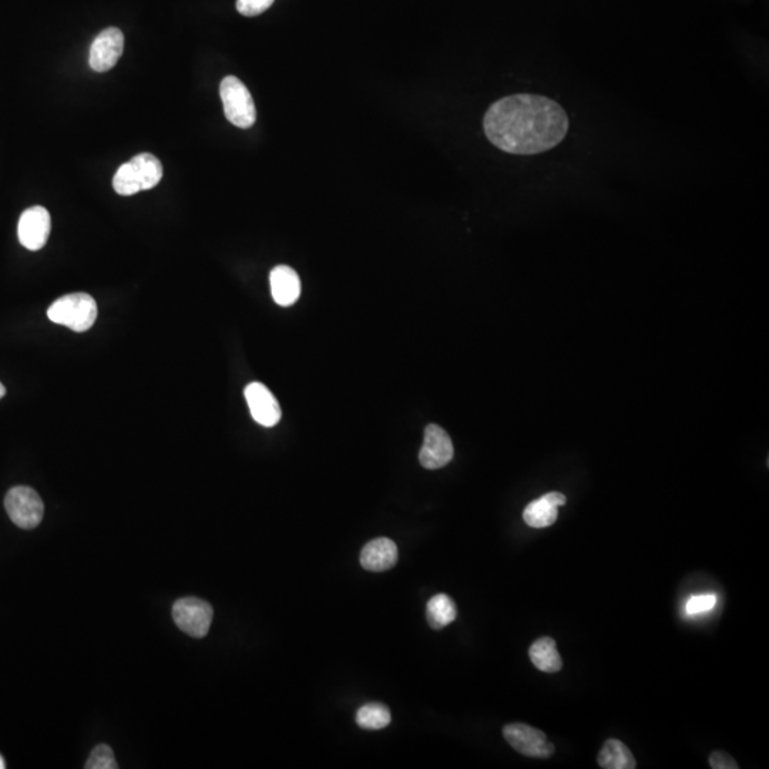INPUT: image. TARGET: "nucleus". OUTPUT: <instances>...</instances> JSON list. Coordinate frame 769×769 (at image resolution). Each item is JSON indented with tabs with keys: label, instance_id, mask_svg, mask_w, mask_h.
Instances as JSON below:
<instances>
[{
	"label": "nucleus",
	"instance_id": "f257e3e1",
	"mask_svg": "<svg viewBox=\"0 0 769 769\" xmlns=\"http://www.w3.org/2000/svg\"><path fill=\"white\" fill-rule=\"evenodd\" d=\"M484 134L493 146L518 156L554 149L568 136L569 117L554 100L536 94L503 97L489 107Z\"/></svg>",
	"mask_w": 769,
	"mask_h": 769
},
{
	"label": "nucleus",
	"instance_id": "f03ea898",
	"mask_svg": "<svg viewBox=\"0 0 769 769\" xmlns=\"http://www.w3.org/2000/svg\"><path fill=\"white\" fill-rule=\"evenodd\" d=\"M163 179V166L153 154L141 153L120 166L114 174V191L120 196H133L154 189Z\"/></svg>",
	"mask_w": 769,
	"mask_h": 769
},
{
	"label": "nucleus",
	"instance_id": "7ed1b4c3",
	"mask_svg": "<svg viewBox=\"0 0 769 769\" xmlns=\"http://www.w3.org/2000/svg\"><path fill=\"white\" fill-rule=\"evenodd\" d=\"M97 304L93 297L76 292L54 301L47 309L50 321L67 326L74 332L89 331L97 319Z\"/></svg>",
	"mask_w": 769,
	"mask_h": 769
},
{
	"label": "nucleus",
	"instance_id": "20e7f679",
	"mask_svg": "<svg viewBox=\"0 0 769 769\" xmlns=\"http://www.w3.org/2000/svg\"><path fill=\"white\" fill-rule=\"evenodd\" d=\"M219 96L229 123L239 129H249L256 123V103L241 80L236 76H227L219 86Z\"/></svg>",
	"mask_w": 769,
	"mask_h": 769
},
{
	"label": "nucleus",
	"instance_id": "39448f33",
	"mask_svg": "<svg viewBox=\"0 0 769 769\" xmlns=\"http://www.w3.org/2000/svg\"><path fill=\"white\" fill-rule=\"evenodd\" d=\"M5 508L10 521L17 528L34 529L44 519V504L39 494L27 486H16L7 492L5 498Z\"/></svg>",
	"mask_w": 769,
	"mask_h": 769
},
{
	"label": "nucleus",
	"instance_id": "423d86ee",
	"mask_svg": "<svg viewBox=\"0 0 769 769\" xmlns=\"http://www.w3.org/2000/svg\"><path fill=\"white\" fill-rule=\"evenodd\" d=\"M212 614V607L196 597L181 599L173 607L174 623L180 630L196 638L207 636L211 627Z\"/></svg>",
	"mask_w": 769,
	"mask_h": 769
},
{
	"label": "nucleus",
	"instance_id": "0eeeda50",
	"mask_svg": "<svg viewBox=\"0 0 769 769\" xmlns=\"http://www.w3.org/2000/svg\"><path fill=\"white\" fill-rule=\"evenodd\" d=\"M503 735L509 745L521 755L550 758L554 754V745L549 743L546 734L526 724H509L503 728Z\"/></svg>",
	"mask_w": 769,
	"mask_h": 769
},
{
	"label": "nucleus",
	"instance_id": "6e6552de",
	"mask_svg": "<svg viewBox=\"0 0 769 769\" xmlns=\"http://www.w3.org/2000/svg\"><path fill=\"white\" fill-rule=\"evenodd\" d=\"M52 229V219L44 207H30L20 216L17 236L24 248L39 251L46 246Z\"/></svg>",
	"mask_w": 769,
	"mask_h": 769
},
{
	"label": "nucleus",
	"instance_id": "1a4fd4ad",
	"mask_svg": "<svg viewBox=\"0 0 769 769\" xmlns=\"http://www.w3.org/2000/svg\"><path fill=\"white\" fill-rule=\"evenodd\" d=\"M124 36L117 27H107L90 47L89 63L94 72L104 73L113 69L123 54Z\"/></svg>",
	"mask_w": 769,
	"mask_h": 769
},
{
	"label": "nucleus",
	"instance_id": "9d476101",
	"mask_svg": "<svg viewBox=\"0 0 769 769\" xmlns=\"http://www.w3.org/2000/svg\"><path fill=\"white\" fill-rule=\"evenodd\" d=\"M453 443L448 432L438 424H429L424 429L423 446L419 461L424 469H441L453 459Z\"/></svg>",
	"mask_w": 769,
	"mask_h": 769
},
{
	"label": "nucleus",
	"instance_id": "9b49d317",
	"mask_svg": "<svg viewBox=\"0 0 769 769\" xmlns=\"http://www.w3.org/2000/svg\"><path fill=\"white\" fill-rule=\"evenodd\" d=\"M246 401L248 404L251 416L257 423L266 428H272L281 419V406L272 392L261 382H252L247 386Z\"/></svg>",
	"mask_w": 769,
	"mask_h": 769
},
{
	"label": "nucleus",
	"instance_id": "f8f14e48",
	"mask_svg": "<svg viewBox=\"0 0 769 769\" xmlns=\"http://www.w3.org/2000/svg\"><path fill=\"white\" fill-rule=\"evenodd\" d=\"M566 504V496L559 492L544 494L531 501L523 511L524 523L534 529L549 528L559 518V508Z\"/></svg>",
	"mask_w": 769,
	"mask_h": 769
},
{
	"label": "nucleus",
	"instance_id": "ddd939ff",
	"mask_svg": "<svg viewBox=\"0 0 769 769\" xmlns=\"http://www.w3.org/2000/svg\"><path fill=\"white\" fill-rule=\"evenodd\" d=\"M271 294L274 301L281 307L296 304L301 296V281L291 267L278 266L269 274Z\"/></svg>",
	"mask_w": 769,
	"mask_h": 769
},
{
	"label": "nucleus",
	"instance_id": "4468645a",
	"mask_svg": "<svg viewBox=\"0 0 769 769\" xmlns=\"http://www.w3.org/2000/svg\"><path fill=\"white\" fill-rule=\"evenodd\" d=\"M398 561V548L391 539L379 538L369 541L361 551L362 568L369 571H384Z\"/></svg>",
	"mask_w": 769,
	"mask_h": 769
},
{
	"label": "nucleus",
	"instance_id": "2eb2a0df",
	"mask_svg": "<svg viewBox=\"0 0 769 769\" xmlns=\"http://www.w3.org/2000/svg\"><path fill=\"white\" fill-rule=\"evenodd\" d=\"M529 657L533 666L543 673H559L563 667L558 646L551 637H541L534 641L529 650Z\"/></svg>",
	"mask_w": 769,
	"mask_h": 769
},
{
	"label": "nucleus",
	"instance_id": "dca6fc26",
	"mask_svg": "<svg viewBox=\"0 0 769 769\" xmlns=\"http://www.w3.org/2000/svg\"><path fill=\"white\" fill-rule=\"evenodd\" d=\"M597 763L603 769H634L637 766L631 751L618 740H607L604 743Z\"/></svg>",
	"mask_w": 769,
	"mask_h": 769
},
{
	"label": "nucleus",
	"instance_id": "f3484780",
	"mask_svg": "<svg viewBox=\"0 0 769 769\" xmlns=\"http://www.w3.org/2000/svg\"><path fill=\"white\" fill-rule=\"evenodd\" d=\"M456 614H458L456 604L451 597L443 593L432 597L426 607L429 626L434 630H441L443 627L453 623L456 620Z\"/></svg>",
	"mask_w": 769,
	"mask_h": 769
},
{
	"label": "nucleus",
	"instance_id": "a211bd4d",
	"mask_svg": "<svg viewBox=\"0 0 769 769\" xmlns=\"http://www.w3.org/2000/svg\"><path fill=\"white\" fill-rule=\"evenodd\" d=\"M356 723L365 730H382L391 723V713L382 704H366L356 713Z\"/></svg>",
	"mask_w": 769,
	"mask_h": 769
},
{
	"label": "nucleus",
	"instance_id": "6ab92c4d",
	"mask_svg": "<svg viewBox=\"0 0 769 769\" xmlns=\"http://www.w3.org/2000/svg\"><path fill=\"white\" fill-rule=\"evenodd\" d=\"M87 769H116V758H114L113 750L109 745H97L86 764Z\"/></svg>",
	"mask_w": 769,
	"mask_h": 769
},
{
	"label": "nucleus",
	"instance_id": "aec40b11",
	"mask_svg": "<svg viewBox=\"0 0 769 769\" xmlns=\"http://www.w3.org/2000/svg\"><path fill=\"white\" fill-rule=\"evenodd\" d=\"M715 604V594H701V596L691 597L688 603H686V611L688 616H696V614L710 611Z\"/></svg>",
	"mask_w": 769,
	"mask_h": 769
},
{
	"label": "nucleus",
	"instance_id": "412c9836",
	"mask_svg": "<svg viewBox=\"0 0 769 769\" xmlns=\"http://www.w3.org/2000/svg\"><path fill=\"white\" fill-rule=\"evenodd\" d=\"M272 4L274 0H237V10L242 16H258L268 10Z\"/></svg>",
	"mask_w": 769,
	"mask_h": 769
},
{
	"label": "nucleus",
	"instance_id": "4be33fe9",
	"mask_svg": "<svg viewBox=\"0 0 769 769\" xmlns=\"http://www.w3.org/2000/svg\"><path fill=\"white\" fill-rule=\"evenodd\" d=\"M710 766L713 769H738L740 765L736 764L730 754L724 751H714L710 756Z\"/></svg>",
	"mask_w": 769,
	"mask_h": 769
},
{
	"label": "nucleus",
	"instance_id": "5701e85b",
	"mask_svg": "<svg viewBox=\"0 0 769 769\" xmlns=\"http://www.w3.org/2000/svg\"><path fill=\"white\" fill-rule=\"evenodd\" d=\"M5 394H6V388H5L2 382H0V399L4 398Z\"/></svg>",
	"mask_w": 769,
	"mask_h": 769
},
{
	"label": "nucleus",
	"instance_id": "b1692460",
	"mask_svg": "<svg viewBox=\"0 0 769 769\" xmlns=\"http://www.w3.org/2000/svg\"><path fill=\"white\" fill-rule=\"evenodd\" d=\"M4 768H6V764H5L4 758H2V756H0V769H4Z\"/></svg>",
	"mask_w": 769,
	"mask_h": 769
}]
</instances>
